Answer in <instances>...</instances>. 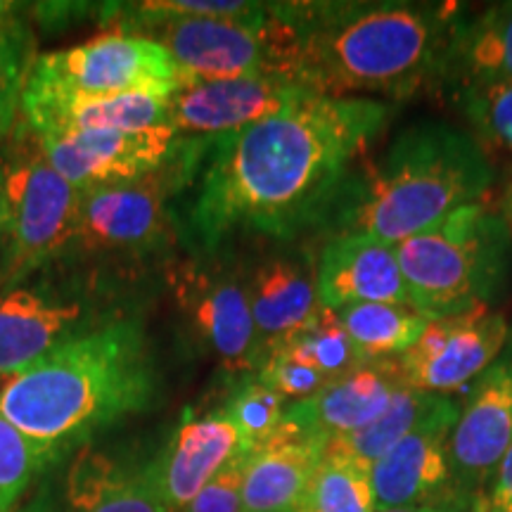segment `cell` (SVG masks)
<instances>
[{"instance_id": "1", "label": "cell", "mask_w": 512, "mask_h": 512, "mask_svg": "<svg viewBox=\"0 0 512 512\" xmlns=\"http://www.w3.org/2000/svg\"><path fill=\"white\" fill-rule=\"evenodd\" d=\"M389 119V102L311 95L240 131L192 138L178 235L192 254H221L235 240L287 242L323 228Z\"/></svg>"}, {"instance_id": "2", "label": "cell", "mask_w": 512, "mask_h": 512, "mask_svg": "<svg viewBox=\"0 0 512 512\" xmlns=\"http://www.w3.org/2000/svg\"><path fill=\"white\" fill-rule=\"evenodd\" d=\"M159 370L138 318L110 316L0 377V413L50 467L157 399Z\"/></svg>"}, {"instance_id": "3", "label": "cell", "mask_w": 512, "mask_h": 512, "mask_svg": "<svg viewBox=\"0 0 512 512\" xmlns=\"http://www.w3.org/2000/svg\"><path fill=\"white\" fill-rule=\"evenodd\" d=\"M456 10L434 3H287L299 29V83L323 98H408L439 81Z\"/></svg>"}, {"instance_id": "4", "label": "cell", "mask_w": 512, "mask_h": 512, "mask_svg": "<svg viewBox=\"0 0 512 512\" xmlns=\"http://www.w3.org/2000/svg\"><path fill=\"white\" fill-rule=\"evenodd\" d=\"M496 171L470 131L446 121H418L399 131L377 162L354 169L339 190L325 230L387 245L437 226L482 202Z\"/></svg>"}, {"instance_id": "5", "label": "cell", "mask_w": 512, "mask_h": 512, "mask_svg": "<svg viewBox=\"0 0 512 512\" xmlns=\"http://www.w3.org/2000/svg\"><path fill=\"white\" fill-rule=\"evenodd\" d=\"M411 306L427 318L489 309L512 275V233L501 211L467 204L394 245Z\"/></svg>"}, {"instance_id": "6", "label": "cell", "mask_w": 512, "mask_h": 512, "mask_svg": "<svg viewBox=\"0 0 512 512\" xmlns=\"http://www.w3.org/2000/svg\"><path fill=\"white\" fill-rule=\"evenodd\" d=\"M190 147L174 164L136 181L81 192L79 214L60 261L86 268L136 266L169 252L178 235L176 200L190 171Z\"/></svg>"}, {"instance_id": "7", "label": "cell", "mask_w": 512, "mask_h": 512, "mask_svg": "<svg viewBox=\"0 0 512 512\" xmlns=\"http://www.w3.org/2000/svg\"><path fill=\"white\" fill-rule=\"evenodd\" d=\"M136 36L152 38L171 55L185 86L266 76L299 83V29L287 3H261L240 17L162 19Z\"/></svg>"}, {"instance_id": "8", "label": "cell", "mask_w": 512, "mask_h": 512, "mask_svg": "<svg viewBox=\"0 0 512 512\" xmlns=\"http://www.w3.org/2000/svg\"><path fill=\"white\" fill-rule=\"evenodd\" d=\"M3 143L8 254L0 292L27 283L60 261L81 204V190L50 166L38 136L22 119Z\"/></svg>"}, {"instance_id": "9", "label": "cell", "mask_w": 512, "mask_h": 512, "mask_svg": "<svg viewBox=\"0 0 512 512\" xmlns=\"http://www.w3.org/2000/svg\"><path fill=\"white\" fill-rule=\"evenodd\" d=\"M181 88L185 81L176 62L157 41L112 31L74 48L34 55L22 105L136 93L171 98Z\"/></svg>"}, {"instance_id": "10", "label": "cell", "mask_w": 512, "mask_h": 512, "mask_svg": "<svg viewBox=\"0 0 512 512\" xmlns=\"http://www.w3.org/2000/svg\"><path fill=\"white\" fill-rule=\"evenodd\" d=\"M166 285L190 342L228 375H256L266 347L249 311L245 275L221 254H192L166 268Z\"/></svg>"}, {"instance_id": "11", "label": "cell", "mask_w": 512, "mask_h": 512, "mask_svg": "<svg viewBox=\"0 0 512 512\" xmlns=\"http://www.w3.org/2000/svg\"><path fill=\"white\" fill-rule=\"evenodd\" d=\"M86 283H27L0 292V377L24 370L62 347L105 313Z\"/></svg>"}, {"instance_id": "12", "label": "cell", "mask_w": 512, "mask_h": 512, "mask_svg": "<svg viewBox=\"0 0 512 512\" xmlns=\"http://www.w3.org/2000/svg\"><path fill=\"white\" fill-rule=\"evenodd\" d=\"M510 342L501 313L477 309L460 316L432 318L406 354L396 358L403 384L425 394L453 396L472 387Z\"/></svg>"}, {"instance_id": "13", "label": "cell", "mask_w": 512, "mask_h": 512, "mask_svg": "<svg viewBox=\"0 0 512 512\" xmlns=\"http://www.w3.org/2000/svg\"><path fill=\"white\" fill-rule=\"evenodd\" d=\"M188 140L169 124L136 131L114 128L38 136L50 166L81 192L155 174L181 159Z\"/></svg>"}, {"instance_id": "14", "label": "cell", "mask_w": 512, "mask_h": 512, "mask_svg": "<svg viewBox=\"0 0 512 512\" xmlns=\"http://www.w3.org/2000/svg\"><path fill=\"white\" fill-rule=\"evenodd\" d=\"M458 413V399L439 396L432 411L370 467L375 510L413 508L458 494L448 463V441Z\"/></svg>"}, {"instance_id": "15", "label": "cell", "mask_w": 512, "mask_h": 512, "mask_svg": "<svg viewBox=\"0 0 512 512\" xmlns=\"http://www.w3.org/2000/svg\"><path fill=\"white\" fill-rule=\"evenodd\" d=\"M512 446V351L467 389L448 441L453 489L475 498Z\"/></svg>"}, {"instance_id": "16", "label": "cell", "mask_w": 512, "mask_h": 512, "mask_svg": "<svg viewBox=\"0 0 512 512\" xmlns=\"http://www.w3.org/2000/svg\"><path fill=\"white\" fill-rule=\"evenodd\" d=\"M316 95L287 79H226L190 83L169 98V124L183 138L240 131Z\"/></svg>"}, {"instance_id": "17", "label": "cell", "mask_w": 512, "mask_h": 512, "mask_svg": "<svg viewBox=\"0 0 512 512\" xmlns=\"http://www.w3.org/2000/svg\"><path fill=\"white\" fill-rule=\"evenodd\" d=\"M242 451L228 415L185 413L162 453L145 465V475L169 512H183L230 460Z\"/></svg>"}, {"instance_id": "18", "label": "cell", "mask_w": 512, "mask_h": 512, "mask_svg": "<svg viewBox=\"0 0 512 512\" xmlns=\"http://www.w3.org/2000/svg\"><path fill=\"white\" fill-rule=\"evenodd\" d=\"M403 387L396 358L363 361L309 399L290 403L285 422L325 441L347 437L380 418Z\"/></svg>"}, {"instance_id": "19", "label": "cell", "mask_w": 512, "mask_h": 512, "mask_svg": "<svg viewBox=\"0 0 512 512\" xmlns=\"http://www.w3.org/2000/svg\"><path fill=\"white\" fill-rule=\"evenodd\" d=\"M316 287L330 311L354 304L411 306L394 245L361 235L328 238L316 261Z\"/></svg>"}, {"instance_id": "20", "label": "cell", "mask_w": 512, "mask_h": 512, "mask_svg": "<svg viewBox=\"0 0 512 512\" xmlns=\"http://www.w3.org/2000/svg\"><path fill=\"white\" fill-rule=\"evenodd\" d=\"M439 81L453 93L512 83V3L456 10Z\"/></svg>"}, {"instance_id": "21", "label": "cell", "mask_w": 512, "mask_h": 512, "mask_svg": "<svg viewBox=\"0 0 512 512\" xmlns=\"http://www.w3.org/2000/svg\"><path fill=\"white\" fill-rule=\"evenodd\" d=\"M328 441L306 434L283 420L280 430L247 453L242 477L245 512H297Z\"/></svg>"}, {"instance_id": "22", "label": "cell", "mask_w": 512, "mask_h": 512, "mask_svg": "<svg viewBox=\"0 0 512 512\" xmlns=\"http://www.w3.org/2000/svg\"><path fill=\"white\" fill-rule=\"evenodd\" d=\"M249 311L261 342L297 332L323 311L316 287V264L297 254H275L245 275Z\"/></svg>"}, {"instance_id": "23", "label": "cell", "mask_w": 512, "mask_h": 512, "mask_svg": "<svg viewBox=\"0 0 512 512\" xmlns=\"http://www.w3.org/2000/svg\"><path fill=\"white\" fill-rule=\"evenodd\" d=\"M67 512H169L143 467L86 446L74 453L60 486Z\"/></svg>"}, {"instance_id": "24", "label": "cell", "mask_w": 512, "mask_h": 512, "mask_svg": "<svg viewBox=\"0 0 512 512\" xmlns=\"http://www.w3.org/2000/svg\"><path fill=\"white\" fill-rule=\"evenodd\" d=\"M169 98L159 95H114V98H72L22 105V121L36 136L76 131H136L164 126Z\"/></svg>"}, {"instance_id": "25", "label": "cell", "mask_w": 512, "mask_h": 512, "mask_svg": "<svg viewBox=\"0 0 512 512\" xmlns=\"http://www.w3.org/2000/svg\"><path fill=\"white\" fill-rule=\"evenodd\" d=\"M337 316L363 361L406 354L432 320L406 304H354Z\"/></svg>"}, {"instance_id": "26", "label": "cell", "mask_w": 512, "mask_h": 512, "mask_svg": "<svg viewBox=\"0 0 512 512\" xmlns=\"http://www.w3.org/2000/svg\"><path fill=\"white\" fill-rule=\"evenodd\" d=\"M439 396L441 394H425L403 387L380 418L370 422L363 430L347 434V437L330 439L325 451L347 456L351 460H356V463H361L363 467H373L389 448L399 444V441L432 411L434 403L439 401Z\"/></svg>"}, {"instance_id": "27", "label": "cell", "mask_w": 512, "mask_h": 512, "mask_svg": "<svg viewBox=\"0 0 512 512\" xmlns=\"http://www.w3.org/2000/svg\"><path fill=\"white\" fill-rule=\"evenodd\" d=\"M266 351H275L290 361L302 363V366L325 375L328 380H335V377L356 368L358 363H363L337 311L330 309L320 311L309 325H304L297 332H290V335L266 344L264 354Z\"/></svg>"}, {"instance_id": "28", "label": "cell", "mask_w": 512, "mask_h": 512, "mask_svg": "<svg viewBox=\"0 0 512 512\" xmlns=\"http://www.w3.org/2000/svg\"><path fill=\"white\" fill-rule=\"evenodd\" d=\"M297 512H377L370 467L325 451Z\"/></svg>"}, {"instance_id": "29", "label": "cell", "mask_w": 512, "mask_h": 512, "mask_svg": "<svg viewBox=\"0 0 512 512\" xmlns=\"http://www.w3.org/2000/svg\"><path fill=\"white\" fill-rule=\"evenodd\" d=\"M287 406L290 403L275 389L261 382L256 375H247L238 380V387L228 396L221 411L238 430L242 451L252 453L280 430Z\"/></svg>"}, {"instance_id": "30", "label": "cell", "mask_w": 512, "mask_h": 512, "mask_svg": "<svg viewBox=\"0 0 512 512\" xmlns=\"http://www.w3.org/2000/svg\"><path fill=\"white\" fill-rule=\"evenodd\" d=\"M48 467L46 456L0 413V512H15L34 479Z\"/></svg>"}, {"instance_id": "31", "label": "cell", "mask_w": 512, "mask_h": 512, "mask_svg": "<svg viewBox=\"0 0 512 512\" xmlns=\"http://www.w3.org/2000/svg\"><path fill=\"white\" fill-rule=\"evenodd\" d=\"M453 100L475 128L479 143L512 157V83L458 91Z\"/></svg>"}, {"instance_id": "32", "label": "cell", "mask_w": 512, "mask_h": 512, "mask_svg": "<svg viewBox=\"0 0 512 512\" xmlns=\"http://www.w3.org/2000/svg\"><path fill=\"white\" fill-rule=\"evenodd\" d=\"M31 55V34H0V140L22 119V91Z\"/></svg>"}, {"instance_id": "33", "label": "cell", "mask_w": 512, "mask_h": 512, "mask_svg": "<svg viewBox=\"0 0 512 512\" xmlns=\"http://www.w3.org/2000/svg\"><path fill=\"white\" fill-rule=\"evenodd\" d=\"M256 377L271 389H275L287 403L309 399V396L320 392L330 382L325 375L302 366V363L275 354V351H266L264 358H261L259 370H256Z\"/></svg>"}, {"instance_id": "34", "label": "cell", "mask_w": 512, "mask_h": 512, "mask_svg": "<svg viewBox=\"0 0 512 512\" xmlns=\"http://www.w3.org/2000/svg\"><path fill=\"white\" fill-rule=\"evenodd\" d=\"M247 453H240L192 498L183 512H245L242 508V477Z\"/></svg>"}, {"instance_id": "35", "label": "cell", "mask_w": 512, "mask_h": 512, "mask_svg": "<svg viewBox=\"0 0 512 512\" xmlns=\"http://www.w3.org/2000/svg\"><path fill=\"white\" fill-rule=\"evenodd\" d=\"M472 512H512V446L472 503Z\"/></svg>"}, {"instance_id": "36", "label": "cell", "mask_w": 512, "mask_h": 512, "mask_svg": "<svg viewBox=\"0 0 512 512\" xmlns=\"http://www.w3.org/2000/svg\"><path fill=\"white\" fill-rule=\"evenodd\" d=\"M29 5L12 3V0H0V34H31L27 17Z\"/></svg>"}, {"instance_id": "37", "label": "cell", "mask_w": 512, "mask_h": 512, "mask_svg": "<svg viewBox=\"0 0 512 512\" xmlns=\"http://www.w3.org/2000/svg\"><path fill=\"white\" fill-rule=\"evenodd\" d=\"M472 503L475 498L465 494H451L446 498H439L434 503L413 505V508H392V510H377V512H472Z\"/></svg>"}, {"instance_id": "38", "label": "cell", "mask_w": 512, "mask_h": 512, "mask_svg": "<svg viewBox=\"0 0 512 512\" xmlns=\"http://www.w3.org/2000/svg\"><path fill=\"white\" fill-rule=\"evenodd\" d=\"M5 254H8V200H5L3 166H0V278H3Z\"/></svg>"}, {"instance_id": "39", "label": "cell", "mask_w": 512, "mask_h": 512, "mask_svg": "<svg viewBox=\"0 0 512 512\" xmlns=\"http://www.w3.org/2000/svg\"><path fill=\"white\" fill-rule=\"evenodd\" d=\"M15 512H67V508L60 503V496H53L50 491H41L36 498H31L27 505Z\"/></svg>"}, {"instance_id": "40", "label": "cell", "mask_w": 512, "mask_h": 512, "mask_svg": "<svg viewBox=\"0 0 512 512\" xmlns=\"http://www.w3.org/2000/svg\"><path fill=\"white\" fill-rule=\"evenodd\" d=\"M501 216L508 223L510 233H512V181L508 183V188H505L503 197H501Z\"/></svg>"}, {"instance_id": "41", "label": "cell", "mask_w": 512, "mask_h": 512, "mask_svg": "<svg viewBox=\"0 0 512 512\" xmlns=\"http://www.w3.org/2000/svg\"><path fill=\"white\" fill-rule=\"evenodd\" d=\"M510 337H512V330H510Z\"/></svg>"}]
</instances>
